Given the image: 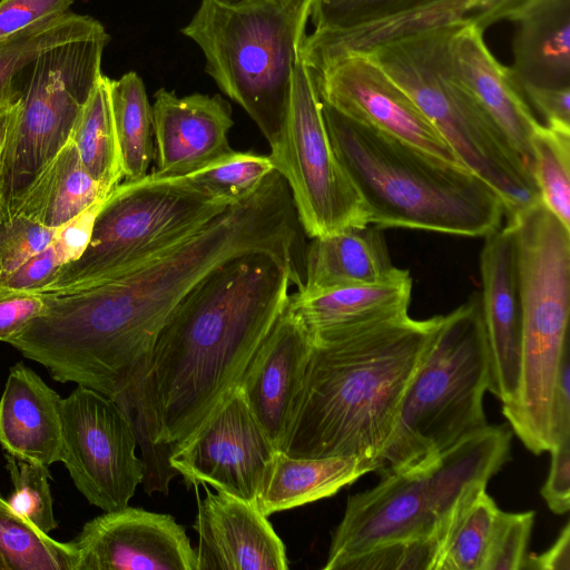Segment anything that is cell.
I'll list each match as a JSON object with an SVG mask.
<instances>
[{
	"instance_id": "6da1fadb",
	"label": "cell",
	"mask_w": 570,
	"mask_h": 570,
	"mask_svg": "<svg viewBox=\"0 0 570 570\" xmlns=\"http://www.w3.org/2000/svg\"><path fill=\"white\" fill-rule=\"evenodd\" d=\"M297 267L267 253L235 257L177 306L125 392L145 465L146 493L167 494L176 453L236 387L285 308Z\"/></svg>"
},
{
	"instance_id": "7a4b0ae2",
	"label": "cell",
	"mask_w": 570,
	"mask_h": 570,
	"mask_svg": "<svg viewBox=\"0 0 570 570\" xmlns=\"http://www.w3.org/2000/svg\"><path fill=\"white\" fill-rule=\"evenodd\" d=\"M299 228L288 185L273 170L253 195L177 244L112 278L63 294L62 321L87 355L134 371L177 306L228 261L267 253L296 266Z\"/></svg>"
},
{
	"instance_id": "3957f363",
	"label": "cell",
	"mask_w": 570,
	"mask_h": 570,
	"mask_svg": "<svg viewBox=\"0 0 570 570\" xmlns=\"http://www.w3.org/2000/svg\"><path fill=\"white\" fill-rule=\"evenodd\" d=\"M441 315L409 313L311 334L312 351L283 452L295 458L358 456L374 463L438 331Z\"/></svg>"
},
{
	"instance_id": "277c9868",
	"label": "cell",
	"mask_w": 570,
	"mask_h": 570,
	"mask_svg": "<svg viewBox=\"0 0 570 570\" xmlns=\"http://www.w3.org/2000/svg\"><path fill=\"white\" fill-rule=\"evenodd\" d=\"M335 155L368 224L484 237L507 217L500 195L465 167L361 125L322 101Z\"/></svg>"
},
{
	"instance_id": "5b68a950",
	"label": "cell",
	"mask_w": 570,
	"mask_h": 570,
	"mask_svg": "<svg viewBox=\"0 0 570 570\" xmlns=\"http://www.w3.org/2000/svg\"><path fill=\"white\" fill-rule=\"evenodd\" d=\"M511 435L507 424H488L431 462L382 474L375 487L351 495L323 569L341 570L373 549L412 542L433 543L439 561L461 511L508 461Z\"/></svg>"
},
{
	"instance_id": "8992f818",
	"label": "cell",
	"mask_w": 570,
	"mask_h": 570,
	"mask_svg": "<svg viewBox=\"0 0 570 570\" xmlns=\"http://www.w3.org/2000/svg\"><path fill=\"white\" fill-rule=\"evenodd\" d=\"M508 223L517 245L522 346L519 390L502 413L523 445L540 454L563 433L559 397L569 371L570 228L541 202L508 216Z\"/></svg>"
},
{
	"instance_id": "52a82bcc",
	"label": "cell",
	"mask_w": 570,
	"mask_h": 570,
	"mask_svg": "<svg viewBox=\"0 0 570 570\" xmlns=\"http://www.w3.org/2000/svg\"><path fill=\"white\" fill-rule=\"evenodd\" d=\"M314 0H202L181 33L205 70L258 126L271 148L283 131Z\"/></svg>"
},
{
	"instance_id": "ba28073f",
	"label": "cell",
	"mask_w": 570,
	"mask_h": 570,
	"mask_svg": "<svg viewBox=\"0 0 570 570\" xmlns=\"http://www.w3.org/2000/svg\"><path fill=\"white\" fill-rule=\"evenodd\" d=\"M489 360L480 295L441 321L403 395L392 434L374 460L382 475L426 464L488 425Z\"/></svg>"
},
{
	"instance_id": "9c48e42d",
	"label": "cell",
	"mask_w": 570,
	"mask_h": 570,
	"mask_svg": "<svg viewBox=\"0 0 570 570\" xmlns=\"http://www.w3.org/2000/svg\"><path fill=\"white\" fill-rule=\"evenodd\" d=\"M458 27L401 37L370 51L414 100L458 159L502 198L507 217L540 202L531 171L452 69L448 42Z\"/></svg>"
},
{
	"instance_id": "30bf717a",
	"label": "cell",
	"mask_w": 570,
	"mask_h": 570,
	"mask_svg": "<svg viewBox=\"0 0 570 570\" xmlns=\"http://www.w3.org/2000/svg\"><path fill=\"white\" fill-rule=\"evenodd\" d=\"M228 206L185 176L150 173L125 180L105 198L83 253L36 293L67 294L112 278L183 240Z\"/></svg>"
},
{
	"instance_id": "8fae6325",
	"label": "cell",
	"mask_w": 570,
	"mask_h": 570,
	"mask_svg": "<svg viewBox=\"0 0 570 570\" xmlns=\"http://www.w3.org/2000/svg\"><path fill=\"white\" fill-rule=\"evenodd\" d=\"M110 36L96 31L41 51L12 77L20 110L4 166L3 198H11L70 139L77 117L101 77Z\"/></svg>"
},
{
	"instance_id": "7c38bea8",
	"label": "cell",
	"mask_w": 570,
	"mask_h": 570,
	"mask_svg": "<svg viewBox=\"0 0 570 570\" xmlns=\"http://www.w3.org/2000/svg\"><path fill=\"white\" fill-rule=\"evenodd\" d=\"M268 156L288 185L307 236L370 225L365 206L335 155L313 75L301 57L281 139Z\"/></svg>"
},
{
	"instance_id": "4fadbf2b",
	"label": "cell",
	"mask_w": 570,
	"mask_h": 570,
	"mask_svg": "<svg viewBox=\"0 0 570 570\" xmlns=\"http://www.w3.org/2000/svg\"><path fill=\"white\" fill-rule=\"evenodd\" d=\"M61 462L78 491L104 511L125 508L145 476L134 428L120 406L81 386L61 402Z\"/></svg>"
},
{
	"instance_id": "5bb4252c",
	"label": "cell",
	"mask_w": 570,
	"mask_h": 570,
	"mask_svg": "<svg viewBox=\"0 0 570 570\" xmlns=\"http://www.w3.org/2000/svg\"><path fill=\"white\" fill-rule=\"evenodd\" d=\"M308 68L321 100L343 116L465 167L409 94L370 53L346 52Z\"/></svg>"
},
{
	"instance_id": "9a60e30c",
	"label": "cell",
	"mask_w": 570,
	"mask_h": 570,
	"mask_svg": "<svg viewBox=\"0 0 570 570\" xmlns=\"http://www.w3.org/2000/svg\"><path fill=\"white\" fill-rule=\"evenodd\" d=\"M276 451L236 386L169 458V464L187 485L207 483L256 505L263 475Z\"/></svg>"
},
{
	"instance_id": "2e32d148",
	"label": "cell",
	"mask_w": 570,
	"mask_h": 570,
	"mask_svg": "<svg viewBox=\"0 0 570 570\" xmlns=\"http://www.w3.org/2000/svg\"><path fill=\"white\" fill-rule=\"evenodd\" d=\"M76 570H196V551L170 514L125 507L86 522L71 541Z\"/></svg>"
},
{
	"instance_id": "e0dca14e",
	"label": "cell",
	"mask_w": 570,
	"mask_h": 570,
	"mask_svg": "<svg viewBox=\"0 0 570 570\" xmlns=\"http://www.w3.org/2000/svg\"><path fill=\"white\" fill-rule=\"evenodd\" d=\"M312 345L309 332L286 304L238 383L277 451H283L297 412Z\"/></svg>"
},
{
	"instance_id": "ac0fdd59",
	"label": "cell",
	"mask_w": 570,
	"mask_h": 570,
	"mask_svg": "<svg viewBox=\"0 0 570 570\" xmlns=\"http://www.w3.org/2000/svg\"><path fill=\"white\" fill-rule=\"evenodd\" d=\"M481 315L489 360V390L503 404L518 393L522 309L514 232L510 223L484 236L480 253Z\"/></svg>"
},
{
	"instance_id": "d6986e66",
	"label": "cell",
	"mask_w": 570,
	"mask_h": 570,
	"mask_svg": "<svg viewBox=\"0 0 570 570\" xmlns=\"http://www.w3.org/2000/svg\"><path fill=\"white\" fill-rule=\"evenodd\" d=\"M153 131L159 177H184L234 151L228 132L232 108L220 95L191 94L178 97L158 89L154 95Z\"/></svg>"
},
{
	"instance_id": "ffe728a7",
	"label": "cell",
	"mask_w": 570,
	"mask_h": 570,
	"mask_svg": "<svg viewBox=\"0 0 570 570\" xmlns=\"http://www.w3.org/2000/svg\"><path fill=\"white\" fill-rule=\"evenodd\" d=\"M196 570H287L285 547L256 505L217 491L198 500Z\"/></svg>"
},
{
	"instance_id": "44dd1931",
	"label": "cell",
	"mask_w": 570,
	"mask_h": 570,
	"mask_svg": "<svg viewBox=\"0 0 570 570\" xmlns=\"http://www.w3.org/2000/svg\"><path fill=\"white\" fill-rule=\"evenodd\" d=\"M534 0H442L409 14L341 31H313L302 52L317 65L346 52H367L387 41L441 27L472 26L482 32L504 20L514 21Z\"/></svg>"
},
{
	"instance_id": "7402d4cb",
	"label": "cell",
	"mask_w": 570,
	"mask_h": 570,
	"mask_svg": "<svg viewBox=\"0 0 570 570\" xmlns=\"http://www.w3.org/2000/svg\"><path fill=\"white\" fill-rule=\"evenodd\" d=\"M482 35L472 26L453 30L448 42L452 69L532 174L530 140L540 122L525 104L509 67L493 57Z\"/></svg>"
},
{
	"instance_id": "603a6c76",
	"label": "cell",
	"mask_w": 570,
	"mask_h": 570,
	"mask_svg": "<svg viewBox=\"0 0 570 570\" xmlns=\"http://www.w3.org/2000/svg\"><path fill=\"white\" fill-rule=\"evenodd\" d=\"M61 402L22 362L11 366L0 397V445L6 454L47 468L61 462Z\"/></svg>"
},
{
	"instance_id": "cb8c5ba5",
	"label": "cell",
	"mask_w": 570,
	"mask_h": 570,
	"mask_svg": "<svg viewBox=\"0 0 570 570\" xmlns=\"http://www.w3.org/2000/svg\"><path fill=\"white\" fill-rule=\"evenodd\" d=\"M513 22L509 70L522 95L570 88V0H534Z\"/></svg>"
},
{
	"instance_id": "d4e9b609",
	"label": "cell",
	"mask_w": 570,
	"mask_h": 570,
	"mask_svg": "<svg viewBox=\"0 0 570 570\" xmlns=\"http://www.w3.org/2000/svg\"><path fill=\"white\" fill-rule=\"evenodd\" d=\"M412 278L396 268L373 283L289 294L287 306L311 334L338 330L409 313Z\"/></svg>"
},
{
	"instance_id": "484cf974",
	"label": "cell",
	"mask_w": 570,
	"mask_h": 570,
	"mask_svg": "<svg viewBox=\"0 0 570 570\" xmlns=\"http://www.w3.org/2000/svg\"><path fill=\"white\" fill-rule=\"evenodd\" d=\"M396 268L383 228L372 224L351 226L312 238L305 254V278L298 291L312 293L373 283Z\"/></svg>"
},
{
	"instance_id": "4316f807",
	"label": "cell",
	"mask_w": 570,
	"mask_h": 570,
	"mask_svg": "<svg viewBox=\"0 0 570 570\" xmlns=\"http://www.w3.org/2000/svg\"><path fill=\"white\" fill-rule=\"evenodd\" d=\"M107 195L86 170L69 139L11 198L7 217L22 215L43 226L59 228Z\"/></svg>"
},
{
	"instance_id": "83f0119b",
	"label": "cell",
	"mask_w": 570,
	"mask_h": 570,
	"mask_svg": "<svg viewBox=\"0 0 570 570\" xmlns=\"http://www.w3.org/2000/svg\"><path fill=\"white\" fill-rule=\"evenodd\" d=\"M368 472L373 463L365 458L308 459L276 451L263 475L256 507L267 518L331 497Z\"/></svg>"
},
{
	"instance_id": "f1b7e54d",
	"label": "cell",
	"mask_w": 570,
	"mask_h": 570,
	"mask_svg": "<svg viewBox=\"0 0 570 570\" xmlns=\"http://www.w3.org/2000/svg\"><path fill=\"white\" fill-rule=\"evenodd\" d=\"M109 79L101 75L81 108L70 136L83 167L107 194L124 178Z\"/></svg>"
},
{
	"instance_id": "f546056e",
	"label": "cell",
	"mask_w": 570,
	"mask_h": 570,
	"mask_svg": "<svg viewBox=\"0 0 570 570\" xmlns=\"http://www.w3.org/2000/svg\"><path fill=\"white\" fill-rule=\"evenodd\" d=\"M114 122L125 180L146 176L154 158L153 109L140 76L135 71L109 79Z\"/></svg>"
},
{
	"instance_id": "4dcf8cb0",
	"label": "cell",
	"mask_w": 570,
	"mask_h": 570,
	"mask_svg": "<svg viewBox=\"0 0 570 570\" xmlns=\"http://www.w3.org/2000/svg\"><path fill=\"white\" fill-rule=\"evenodd\" d=\"M102 23L85 14L66 11L43 17L0 41V107L17 98L13 75L41 51L85 37Z\"/></svg>"
},
{
	"instance_id": "1f68e13d",
	"label": "cell",
	"mask_w": 570,
	"mask_h": 570,
	"mask_svg": "<svg viewBox=\"0 0 570 570\" xmlns=\"http://www.w3.org/2000/svg\"><path fill=\"white\" fill-rule=\"evenodd\" d=\"M0 556L8 570H76L71 542H60L14 513L0 495Z\"/></svg>"
},
{
	"instance_id": "d6a6232c",
	"label": "cell",
	"mask_w": 570,
	"mask_h": 570,
	"mask_svg": "<svg viewBox=\"0 0 570 570\" xmlns=\"http://www.w3.org/2000/svg\"><path fill=\"white\" fill-rule=\"evenodd\" d=\"M540 202L570 228V130L539 124L530 140Z\"/></svg>"
},
{
	"instance_id": "836d02e7",
	"label": "cell",
	"mask_w": 570,
	"mask_h": 570,
	"mask_svg": "<svg viewBox=\"0 0 570 570\" xmlns=\"http://www.w3.org/2000/svg\"><path fill=\"white\" fill-rule=\"evenodd\" d=\"M485 490L456 518L435 570H483L499 512Z\"/></svg>"
},
{
	"instance_id": "e575fe53",
	"label": "cell",
	"mask_w": 570,
	"mask_h": 570,
	"mask_svg": "<svg viewBox=\"0 0 570 570\" xmlns=\"http://www.w3.org/2000/svg\"><path fill=\"white\" fill-rule=\"evenodd\" d=\"M273 170L268 155L234 150L185 177L205 194L233 205L253 195Z\"/></svg>"
},
{
	"instance_id": "d590c367",
	"label": "cell",
	"mask_w": 570,
	"mask_h": 570,
	"mask_svg": "<svg viewBox=\"0 0 570 570\" xmlns=\"http://www.w3.org/2000/svg\"><path fill=\"white\" fill-rule=\"evenodd\" d=\"M442 0H314V31H341L384 21Z\"/></svg>"
},
{
	"instance_id": "8d00e7d4",
	"label": "cell",
	"mask_w": 570,
	"mask_h": 570,
	"mask_svg": "<svg viewBox=\"0 0 570 570\" xmlns=\"http://www.w3.org/2000/svg\"><path fill=\"white\" fill-rule=\"evenodd\" d=\"M7 470L13 485L7 499L11 510L41 531L57 528L49 468L6 454Z\"/></svg>"
},
{
	"instance_id": "74e56055",
	"label": "cell",
	"mask_w": 570,
	"mask_h": 570,
	"mask_svg": "<svg viewBox=\"0 0 570 570\" xmlns=\"http://www.w3.org/2000/svg\"><path fill=\"white\" fill-rule=\"evenodd\" d=\"M535 513L499 510L483 570L523 569Z\"/></svg>"
},
{
	"instance_id": "f35d334b",
	"label": "cell",
	"mask_w": 570,
	"mask_h": 570,
	"mask_svg": "<svg viewBox=\"0 0 570 570\" xmlns=\"http://www.w3.org/2000/svg\"><path fill=\"white\" fill-rule=\"evenodd\" d=\"M57 233L58 228L43 226L22 215L6 217L0 232V274L14 271L47 248Z\"/></svg>"
},
{
	"instance_id": "ab89813d",
	"label": "cell",
	"mask_w": 570,
	"mask_h": 570,
	"mask_svg": "<svg viewBox=\"0 0 570 570\" xmlns=\"http://www.w3.org/2000/svg\"><path fill=\"white\" fill-rule=\"evenodd\" d=\"M66 262L53 243L21 266L0 274V288L36 293Z\"/></svg>"
},
{
	"instance_id": "60d3db41",
	"label": "cell",
	"mask_w": 570,
	"mask_h": 570,
	"mask_svg": "<svg viewBox=\"0 0 570 570\" xmlns=\"http://www.w3.org/2000/svg\"><path fill=\"white\" fill-rule=\"evenodd\" d=\"M549 452L550 470L541 495L552 512L563 514L570 508V432L563 433Z\"/></svg>"
},
{
	"instance_id": "b9f144b4",
	"label": "cell",
	"mask_w": 570,
	"mask_h": 570,
	"mask_svg": "<svg viewBox=\"0 0 570 570\" xmlns=\"http://www.w3.org/2000/svg\"><path fill=\"white\" fill-rule=\"evenodd\" d=\"M75 0H0V41L39 19L66 12Z\"/></svg>"
},
{
	"instance_id": "7bdbcfd3",
	"label": "cell",
	"mask_w": 570,
	"mask_h": 570,
	"mask_svg": "<svg viewBox=\"0 0 570 570\" xmlns=\"http://www.w3.org/2000/svg\"><path fill=\"white\" fill-rule=\"evenodd\" d=\"M41 294L0 288V342L8 343L43 309Z\"/></svg>"
},
{
	"instance_id": "ee69618b",
	"label": "cell",
	"mask_w": 570,
	"mask_h": 570,
	"mask_svg": "<svg viewBox=\"0 0 570 570\" xmlns=\"http://www.w3.org/2000/svg\"><path fill=\"white\" fill-rule=\"evenodd\" d=\"M104 200L92 204L58 228V233L52 243L63 257L66 264L77 259L86 249L96 216Z\"/></svg>"
},
{
	"instance_id": "f6af8a7d",
	"label": "cell",
	"mask_w": 570,
	"mask_h": 570,
	"mask_svg": "<svg viewBox=\"0 0 570 570\" xmlns=\"http://www.w3.org/2000/svg\"><path fill=\"white\" fill-rule=\"evenodd\" d=\"M524 96L542 115L546 126L570 130V88L533 89L525 91Z\"/></svg>"
},
{
	"instance_id": "bcb514c9",
	"label": "cell",
	"mask_w": 570,
	"mask_h": 570,
	"mask_svg": "<svg viewBox=\"0 0 570 570\" xmlns=\"http://www.w3.org/2000/svg\"><path fill=\"white\" fill-rule=\"evenodd\" d=\"M523 569L570 570V524L567 523L552 546L540 554H529Z\"/></svg>"
},
{
	"instance_id": "7dc6e473",
	"label": "cell",
	"mask_w": 570,
	"mask_h": 570,
	"mask_svg": "<svg viewBox=\"0 0 570 570\" xmlns=\"http://www.w3.org/2000/svg\"><path fill=\"white\" fill-rule=\"evenodd\" d=\"M19 110L20 99L18 94L16 99L8 101L0 107V196L2 197L7 149Z\"/></svg>"
},
{
	"instance_id": "c3c4849f",
	"label": "cell",
	"mask_w": 570,
	"mask_h": 570,
	"mask_svg": "<svg viewBox=\"0 0 570 570\" xmlns=\"http://www.w3.org/2000/svg\"><path fill=\"white\" fill-rule=\"evenodd\" d=\"M6 217H7V210H6L4 198L2 196H0V232H1V227H2V224L6 219Z\"/></svg>"
},
{
	"instance_id": "681fc988",
	"label": "cell",
	"mask_w": 570,
	"mask_h": 570,
	"mask_svg": "<svg viewBox=\"0 0 570 570\" xmlns=\"http://www.w3.org/2000/svg\"><path fill=\"white\" fill-rule=\"evenodd\" d=\"M0 570H8V567L1 556H0Z\"/></svg>"
},
{
	"instance_id": "f907efd6",
	"label": "cell",
	"mask_w": 570,
	"mask_h": 570,
	"mask_svg": "<svg viewBox=\"0 0 570 570\" xmlns=\"http://www.w3.org/2000/svg\"><path fill=\"white\" fill-rule=\"evenodd\" d=\"M225 1H239V0H225Z\"/></svg>"
}]
</instances>
